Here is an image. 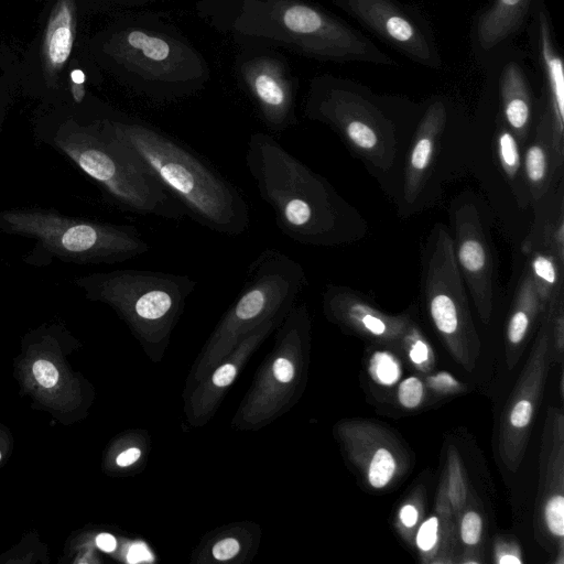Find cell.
<instances>
[{
    "label": "cell",
    "instance_id": "b9f144b4",
    "mask_svg": "<svg viewBox=\"0 0 564 564\" xmlns=\"http://www.w3.org/2000/svg\"><path fill=\"white\" fill-rule=\"evenodd\" d=\"M141 455L139 448L132 447L120 453L116 459L117 464L121 467L129 466L137 462Z\"/></svg>",
    "mask_w": 564,
    "mask_h": 564
},
{
    "label": "cell",
    "instance_id": "e0dca14e",
    "mask_svg": "<svg viewBox=\"0 0 564 564\" xmlns=\"http://www.w3.org/2000/svg\"><path fill=\"white\" fill-rule=\"evenodd\" d=\"M350 432V453L362 469L370 487H387L399 470L397 441L379 425L369 422L355 423Z\"/></svg>",
    "mask_w": 564,
    "mask_h": 564
},
{
    "label": "cell",
    "instance_id": "cb8c5ba5",
    "mask_svg": "<svg viewBox=\"0 0 564 564\" xmlns=\"http://www.w3.org/2000/svg\"><path fill=\"white\" fill-rule=\"evenodd\" d=\"M524 176L531 197L540 200L549 191L555 166L551 127L547 117L540 112L532 141L524 152Z\"/></svg>",
    "mask_w": 564,
    "mask_h": 564
},
{
    "label": "cell",
    "instance_id": "ab89813d",
    "mask_svg": "<svg viewBox=\"0 0 564 564\" xmlns=\"http://www.w3.org/2000/svg\"><path fill=\"white\" fill-rule=\"evenodd\" d=\"M274 377L283 383L292 380L294 377V366L285 358H278L272 366Z\"/></svg>",
    "mask_w": 564,
    "mask_h": 564
},
{
    "label": "cell",
    "instance_id": "d6a6232c",
    "mask_svg": "<svg viewBox=\"0 0 564 564\" xmlns=\"http://www.w3.org/2000/svg\"><path fill=\"white\" fill-rule=\"evenodd\" d=\"M425 386L417 377H409L401 381L397 397L400 404L406 409L417 408L424 398Z\"/></svg>",
    "mask_w": 564,
    "mask_h": 564
},
{
    "label": "cell",
    "instance_id": "60d3db41",
    "mask_svg": "<svg viewBox=\"0 0 564 564\" xmlns=\"http://www.w3.org/2000/svg\"><path fill=\"white\" fill-rule=\"evenodd\" d=\"M236 377V368L231 364L219 367L213 375V383L217 387L229 386Z\"/></svg>",
    "mask_w": 564,
    "mask_h": 564
},
{
    "label": "cell",
    "instance_id": "2e32d148",
    "mask_svg": "<svg viewBox=\"0 0 564 564\" xmlns=\"http://www.w3.org/2000/svg\"><path fill=\"white\" fill-rule=\"evenodd\" d=\"M240 72L269 129L282 132L296 122L293 82L279 59L267 55L257 56L245 62Z\"/></svg>",
    "mask_w": 564,
    "mask_h": 564
},
{
    "label": "cell",
    "instance_id": "ffe728a7",
    "mask_svg": "<svg viewBox=\"0 0 564 564\" xmlns=\"http://www.w3.org/2000/svg\"><path fill=\"white\" fill-rule=\"evenodd\" d=\"M499 97L502 121L517 140L524 142L532 124L533 96L520 63L507 62L499 74Z\"/></svg>",
    "mask_w": 564,
    "mask_h": 564
},
{
    "label": "cell",
    "instance_id": "5b68a950",
    "mask_svg": "<svg viewBox=\"0 0 564 564\" xmlns=\"http://www.w3.org/2000/svg\"><path fill=\"white\" fill-rule=\"evenodd\" d=\"M0 229L35 239L43 251L75 263L123 262L150 249L132 226L67 217L51 209L0 212Z\"/></svg>",
    "mask_w": 564,
    "mask_h": 564
},
{
    "label": "cell",
    "instance_id": "ac0fdd59",
    "mask_svg": "<svg viewBox=\"0 0 564 564\" xmlns=\"http://www.w3.org/2000/svg\"><path fill=\"white\" fill-rule=\"evenodd\" d=\"M446 119L447 111L444 102L436 100L426 108L417 126L404 174L406 203H413L424 186Z\"/></svg>",
    "mask_w": 564,
    "mask_h": 564
},
{
    "label": "cell",
    "instance_id": "8d00e7d4",
    "mask_svg": "<svg viewBox=\"0 0 564 564\" xmlns=\"http://www.w3.org/2000/svg\"><path fill=\"white\" fill-rule=\"evenodd\" d=\"M427 383L431 388L438 392H452L458 391L459 382L456 381L451 375L446 372H438L427 379Z\"/></svg>",
    "mask_w": 564,
    "mask_h": 564
},
{
    "label": "cell",
    "instance_id": "1f68e13d",
    "mask_svg": "<svg viewBox=\"0 0 564 564\" xmlns=\"http://www.w3.org/2000/svg\"><path fill=\"white\" fill-rule=\"evenodd\" d=\"M482 534V518L475 510L462 513L459 523V536L465 546L476 547Z\"/></svg>",
    "mask_w": 564,
    "mask_h": 564
},
{
    "label": "cell",
    "instance_id": "4fadbf2b",
    "mask_svg": "<svg viewBox=\"0 0 564 564\" xmlns=\"http://www.w3.org/2000/svg\"><path fill=\"white\" fill-rule=\"evenodd\" d=\"M530 17V44L542 77L540 112L551 127L556 169L564 161V68L544 0H534Z\"/></svg>",
    "mask_w": 564,
    "mask_h": 564
},
{
    "label": "cell",
    "instance_id": "5bb4252c",
    "mask_svg": "<svg viewBox=\"0 0 564 564\" xmlns=\"http://www.w3.org/2000/svg\"><path fill=\"white\" fill-rule=\"evenodd\" d=\"M538 525L555 542L563 563L564 538V415L551 406L547 412L540 453Z\"/></svg>",
    "mask_w": 564,
    "mask_h": 564
},
{
    "label": "cell",
    "instance_id": "74e56055",
    "mask_svg": "<svg viewBox=\"0 0 564 564\" xmlns=\"http://www.w3.org/2000/svg\"><path fill=\"white\" fill-rule=\"evenodd\" d=\"M239 543L234 538H226L217 542L213 547L215 558L226 561L234 557L239 552Z\"/></svg>",
    "mask_w": 564,
    "mask_h": 564
},
{
    "label": "cell",
    "instance_id": "9c48e42d",
    "mask_svg": "<svg viewBox=\"0 0 564 564\" xmlns=\"http://www.w3.org/2000/svg\"><path fill=\"white\" fill-rule=\"evenodd\" d=\"M552 356L551 317L544 312L530 355L499 421L498 454L510 473H517L522 464L553 362Z\"/></svg>",
    "mask_w": 564,
    "mask_h": 564
},
{
    "label": "cell",
    "instance_id": "52a82bcc",
    "mask_svg": "<svg viewBox=\"0 0 564 564\" xmlns=\"http://www.w3.org/2000/svg\"><path fill=\"white\" fill-rule=\"evenodd\" d=\"M305 115L328 124L356 152L381 170L392 164L395 155L393 123L375 97L358 84L328 75L315 78Z\"/></svg>",
    "mask_w": 564,
    "mask_h": 564
},
{
    "label": "cell",
    "instance_id": "7bdbcfd3",
    "mask_svg": "<svg viewBox=\"0 0 564 564\" xmlns=\"http://www.w3.org/2000/svg\"><path fill=\"white\" fill-rule=\"evenodd\" d=\"M150 558H151V556H150V553L148 552L147 547L141 544L132 545L128 553V561L130 563H138L141 561H148Z\"/></svg>",
    "mask_w": 564,
    "mask_h": 564
},
{
    "label": "cell",
    "instance_id": "4dcf8cb0",
    "mask_svg": "<svg viewBox=\"0 0 564 564\" xmlns=\"http://www.w3.org/2000/svg\"><path fill=\"white\" fill-rule=\"evenodd\" d=\"M370 372L381 384H393L401 373L399 364L387 351H377L370 361Z\"/></svg>",
    "mask_w": 564,
    "mask_h": 564
},
{
    "label": "cell",
    "instance_id": "d4e9b609",
    "mask_svg": "<svg viewBox=\"0 0 564 564\" xmlns=\"http://www.w3.org/2000/svg\"><path fill=\"white\" fill-rule=\"evenodd\" d=\"M524 252L529 254L528 271L541 302L543 313L563 292V268L550 248L539 239L528 238Z\"/></svg>",
    "mask_w": 564,
    "mask_h": 564
},
{
    "label": "cell",
    "instance_id": "484cf974",
    "mask_svg": "<svg viewBox=\"0 0 564 564\" xmlns=\"http://www.w3.org/2000/svg\"><path fill=\"white\" fill-rule=\"evenodd\" d=\"M496 151L506 176L509 181H514L521 169V155L516 135L503 121L496 131Z\"/></svg>",
    "mask_w": 564,
    "mask_h": 564
},
{
    "label": "cell",
    "instance_id": "8fae6325",
    "mask_svg": "<svg viewBox=\"0 0 564 564\" xmlns=\"http://www.w3.org/2000/svg\"><path fill=\"white\" fill-rule=\"evenodd\" d=\"M348 14L413 62L438 68L441 59L423 22L394 0H335Z\"/></svg>",
    "mask_w": 564,
    "mask_h": 564
},
{
    "label": "cell",
    "instance_id": "83f0119b",
    "mask_svg": "<svg viewBox=\"0 0 564 564\" xmlns=\"http://www.w3.org/2000/svg\"><path fill=\"white\" fill-rule=\"evenodd\" d=\"M401 348L405 350L412 364L421 372L431 371L434 365L433 349L414 322L406 330L401 341Z\"/></svg>",
    "mask_w": 564,
    "mask_h": 564
},
{
    "label": "cell",
    "instance_id": "603a6c76",
    "mask_svg": "<svg viewBox=\"0 0 564 564\" xmlns=\"http://www.w3.org/2000/svg\"><path fill=\"white\" fill-rule=\"evenodd\" d=\"M542 315L541 302L527 269L517 285L506 328V361L509 369L517 365L533 326Z\"/></svg>",
    "mask_w": 564,
    "mask_h": 564
},
{
    "label": "cell",
    "instance_id": "f1b7e54d",
    "mask_svg": "<svg viewBox=\"0 0 564 564\" xmlns=\"http://www.w3.org/2000/svg\"><path fill=\"white\" fill-rule=\"evenodd\" d=\"M551 317L553 362L562 364L564 349V294L545 310Z\"/></svg>",
    "mask_w": 564,
    "mask_h": 564
},
{
    "label": "cell",
    "instance_id": "e575fe53",
    "mask_svg": "<svg viewBox=\"0 0 564 564\" xmlns=\"http://www.w3.org/2000/svg\"><path fill=\"white\" fill-rule=\"evenodd\" d=\"M495 561L498 564H522L519 546L512 541L499 539L495 545Z\"/></svg>",
    "mask_w": 564,
    "mask_h": 564
},
{
    "label": "cell",
    "instance_id": "7a4b0ae2",
    "mask_svg": "<svg viewBox=\"0 0 564 564\" xmlns=\"http://www.w3.org/2000/svg\"><path fill=\"white\" fill-rule=\"evenodd\" d=\"M246 166L279 230L296 243L329 246L345 239L346 207L330 184L273 137L247 142Z\"/></svg>",
    "mask_w": 564,
    "mask_h": 564
},
{
    "label": "cell",
    "instance_id": "ba28073f",
    "mask_svg": "<svg viewBox=\"0 0 564 564\" xmlns=\"http://www.w3.org/2000/svg\"><path fill=\"white\" fill-rule=\"evenodd\" d=\"M76 283L142 329L165 328L197 285L188 275L137 269L91 273Z\"/></svg>",
    "mask_w": 564,
    "mask_h": 564
},
{
    "label": "cell",
    "instance_id": "9a60e30c",
    "mask_svg": "<svg viewBox=\"0 0 564 564\" xmlns=\"http://www.w3.org/2000/svg\"><path fill=\"white\" fill-rule=\"evenodd\" d=\"M324 308L336 323L371 341L401 347V341L413 323L409 315L384 313L352 290L327 285Z\"/></svg>",
    "mask_w": 564,
    "mask_h": 564
},
{
    "label": "cell",
    "instance_id": "44dd1931",
    "mask_svg": "<svg viewBox=\"0 0 564 564\" xmlns=\"http://www.w3.org/2000/svg\"><path fill=\"white\" fill-rule=\"evenodd\" d=\"M534 0H491L478 15L475 40L488 53L516 35L528 21Z\"/></svg>",
    "mask_w": 564,
    "mask_h": 564
},
{
    "label": "cell",
    "instance_id": "836d02e7",
    "mask_svg": "<svg viewBox=\"0 0 564 564\" xmlns=\"http://www.w3.org/2000/svg\"><path fill=\"white\" fill-rule=\"evenodd\" d=\"M421 505L415 500L403 503L398 512V524L400 530L406 531L408 536L415 533L421 518ZM405 532V535H406Z\"/></svg>",
    "mask_w": 564,
    "mask_h": 564
},
{
    "label": "cell",
    "instance_id": "7c38bea8",
    "mask_svg": "<svg viewBox=\"0 0 564 564\" xmlns=\"http://www.w3.org/2000/svg\"><path fill=\"white\" fill-rule=\"evenodd\" d=\"M454 254L469 294L484 324H488L495 299V260L480 214L473 204L454 209Z\"/></svg>",
    "mask_w": 564,
    "mask_h": 564
},
{
    "label": "cell",
    "instance_id": "ee69618b",
    "mask_svg": "<svg viewBox=\"0 0 564 564\" xmlns=\"http://www.w3.org/2000/svg\"><path fill=\"white\" fill-rule=\"evenodd\" d=\"M97 546L105 552H112L116 549V539L109 533H100L96 538Z\"/></svg>",
    "mask_w": 564,
    "mask_h": 564
},
{
    "label": "cell",
    "instance_id": "f546056e",
    "mask_svg": "<svg viewBox=\"0 0 564 564\" xmlns=\"http://www.w3.org/2000/svg\"><path fill=\"white\" fill-rule=\"evenodd\" d=\"M563 204L560 205L558 213L555 217L546 221L543 227L540 241L550 248L557 258L558 262L564 265V220Z\"/></svg>",
    "mask_w": 564,
    "mask_h": 564
},
{
    "label": "cell",
    "instance_id": "277c9868",
    "mask_svg": "<svg viewBox=\"0 0 564 564\" xmlns=\"http://www.w3.org/2000/svg\"><path fill=\"white\" fill-rule=\"evenodd\" d=\"M54 144L127 210L166 219L186 214L151 171L99 123L65 122Z\"/></svg>",
    "mask_w": 564,
    "mask_h": 564
},
{
    "label": "cell",
    "instance_id": "f6af8a7d",
    "mask_svg": "<svg viewBox=\"0 0 564 564\" xmlns=\"http://www.w3.org/2000/svg\"><path fill=\"white\" fill-rule=\"evenodd\" d=\"M0 459H1V453H0Z\"/></svg>",
    "mask_w": 564,
    "mask_h": 564
},
{
    "label": "cell",
    "instance_id": "7402d4cb",
    "mask_svg": "<svg viewBox=\"0 0 564 564\" xmlns=\"http://www.w3.org/2000/svg\"><path fill=\"white\" fill-rule=\"evenodd\" d=\"M414 542L423 562H452L449 556L454 551L455 524L445 480L440 486L435 513L425 519L416 529Z\"/></svg>",
    "mask_w": 564,
    "mask_h": 564
},
{
    "label": "cell",
    "instance_id": "4316f807",
    "mask_svg": "<svg viewBox=\"0 0 564 564\" xmlns=\"http://www.w3.org/2000/svg\"><path fill=\"white\" fill-rule=\"evenodd\" d=\"M446 494L454 517L458 518L467 502V486L460 465L459 455L454 448L448 449Z\"/></svg>",
    "mask_w": 564,
    "mask_h": 564
},
{
    "label": "cell",
    "instance_id": "3957f363",
    "mask_svg": "<svg viewBox=\"0 0 564 564\" xmlns=\"http://www.w3.org/2000/svg\"><path fill=\"white\" fill-rule=\"evenodd\" d=\"M234 28L323 61L397 64L359 31L303 0H243Z\"/></svg>",
    "mask_w": 564,
    "mask_h": 564
},
{
    "label": "cell",
    "instance_id": "6da1fadb",
    "mask_svg": "<svg viewBox=\"0 0 564 564\" xmlns=\"http://www.w3.org/2000/svg\"><path fill=\"white\" fill-rule=\"evenodd\" d=\"M100 124L199 225L227 236H240L248 229L250 210L241 193L191 149L144 123L104 120Z\"/></svg>",
    "mask_w": 564,
    "mask_h": 564
},
{
    "label": "cell",
    "instance_id": "30bf717a",
    "mask_svg": "<svg viewBox=\"0 0 564 564\" xmlns=\"http://www.w3.org/2000/svg\"><path fill=\"white\" fill-rule=\"evenodd\" d=\"M104 50L116 63L149 82L189 83L205 73L204 61L193 47L149 30L119 31Z\"/></svg>",
    "mask_w": 564,
    "mask_h": 564
},
{
    "label": "cell",
    "instance_id": "d590c367",
    "mask_svg": "<svg viewBox=\"0 0 564 564\" xmlns=\"http://www.w3.org/2000/svg\"><path fill=\"white\" fill-rule=\"evenodd\" d=\"M32 370L37 383L44 388H52L58 381L59 375L56 367L47 360L35 361Z\"/></svg>",
    "mask_w": 564,
    "mask_h": 564
},
{
    "label": "cell",
    "instance_id": "f35d334b",
    "mask_svg": "<svg viewBox=\"0 0 564 564\" xmlns=\"http://www.w3.org/2000/svg\"><path fill=\"white\" fill-rule=\"evenodd\" d=\"M85 74L80 68H75L69 74V90L75 102L79 104L85 97Z\"/></svg>",
    "mask_w": 564,
    "mask_h": 564
},
{
    "label": "cell",
    "instance_id": "8992f818",
    "mask_svg": "<svg viewBox=\"0 0 564 564\" xmlns=\"http://www.w3.org/2000/svg\"><path fill=\"white\" fill-rule=\"evenodd\" d=\"M422 264L423 295L431 322L456 362L471 371L480 355V340L453 237L442 224H436L427 237Z\"/></svg>",
    "mask_w": 564,
    "mask_h": 564
},
{
    "label": "cell",
    "instance_id": "d6986e66",
    "mask_svg": "<svg viewBox=\"0 0 564 564\" xmlns=\"http://www.w3.org/2000/svg\"><path fill=\"white\" fill-rule=\"evenodd\" d=\"M75 34V0H57L50 12L41 50L44 79L51 87L70 56Z\"/></svg>",
    "mask_w": 564,
    "mask_h": 564
}]
</instances>
